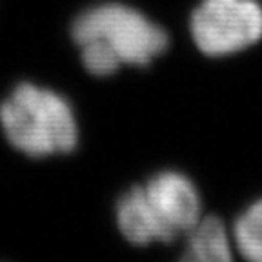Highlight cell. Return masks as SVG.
I'll use <instances>...</instances> for the list:
<instances>
[{
  "label": "cell",
  "instance_id": "3957f363",
  "mask_svg": "<svg viewBox=\"0 0 262 262\" xmlns=\"http://www.w3.org/2000/svg\"><path fill=\"white\" fill-rule=\"evenodd\" d=\"M201 196L189 177L175 169L159 171L133 186L117 202L120 233L135 246L171 242L201 222Z\"/></svg>",
  "mask_w": 262,
  "mask_h": 262
},
{
  "label": "cell",
  "instance_id": "277c9868",
  "mask_svg": "<svg viewBox=\"0 0 262 262\" xmlns=\"http://www.w3.org/2000/svg\"><path fill=\"white\" fill-rule=\"evenodd\" d=\"M188 33L199 53L229 58L262 40V0H196Z\"/></svg>",
  "mask_w": 262,
  "mask_h": 262
},
{
  "label": "cell",
  "instance_id": "6da1fadb",
  "mask_svg": "<svg viewBox=\"0 0 262 262\" xmlns=\"http://www.w3.org/2000/svg\"><path fill=\"white\" fill-rule=\"evenodd\" d=\"M82 70L110 78L122 70L147 68L171 46L166 26L127 0H95L70 24Z\"/></svg>",
  "mask_w": 262,
  "mask_h": 262
},
{
  "label": "cell",
  "instance_id": "5b68a950",
  "mask_svg": "<svg viewBox=\"0 0 262 262\" xmlns=\"http://www.w3.org/2000/svg\"><path fill=\"white\" fill-rule=\"evenodd\" d=\"M179 262H233L228 231L221 219H201L188 233V244Z\"/></svg>",
  "mask_w": 262,
  "mask_h": 262
},
{
  "label": "cell",
  "instance_id": "8992f818",
  "mask_svg": "<svg viewBox=\"0 0 262 262\" xmlns=\"http://www.w3.org/2000/svg\"><path fill=\"white\" fill-rule=\"evenodd\" d=\"M235 244L246 262H262V199L250 204L235 222Z\"/></svg>",
  "mask_w": 262,
  "mask_h": 262
},
{
  "label": "cell",
  "instance_id": "7a4b0ae2",
  "mask_svg": "<svg viewBox=\"0 0 262 262\" xmlns=\"http://www.w3.org/2000/svg\"><path fill=\"white\" fill-rule=\"evenodd\" d=\"M0 129L8 144L29 159L70 155L80 140L75 104L44 82H15L0 98Z\"/></svg>",
  "mask_w": 262,
  "mask_h": 262
}]
</instances>
